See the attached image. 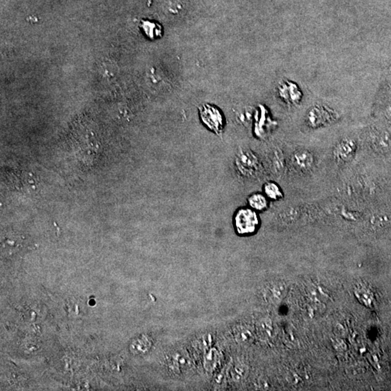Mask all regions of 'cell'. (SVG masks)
Wrapping results in <instances>:
<instances>
[{"mask_svg": "<svg viewBox=\"0 0 391 391\" xmlns=\"http://www.w3.org/2000/svg\"><path fill=\"white\" fill-rule=\"evenodd\" d=\"M259 331L264 336H271L272 331H273V326H272L271 322L268 320L262 321L259 324Z\"/></svg>", "mask_w": 391, "mask_h": 391, "instance_id": "cell-14", "label": "cell"}, {"mask_svg": "<svg viewBox=\"0 0 391 391\" xmlns=\"http://www.w3.org/2000/svg\"><path fill=\"white\" fill-rule=\"evenodd\" d=\"M388 113H389V116L391 117V107H390V109H389V111H388Z\"/></svg>", "mask_w": 391, "mask_h": 391, "instance_id": "cell-16", "label": "cell"}, {"mask_svg": "<svg viewBox=\"0 0 391 391\" xmlns=\"http://www.w3.org/2000/svg\"><path fill=\"white\" fill-rule=\"evenodd\" d=\"M236 168L238 171L246 176H251L256 172L259 167L257 157L249 150H242L236 156Z\"/></svg>", "mask_w": 391, "mask_h": 391, "instance_id": "cell-3", "label": "cell"}, {"mask_svg": "<svg viewBox=\"0 0 391 391\" xmlns=\"http://www.w3.org/2000/svg\"><path fill=\"white\" fill-rule=\"evenodd\" d=\"M217 352L214 350L210 351L205 356V364L209 370H211L216 367L217 362Z\"/></svg>", "mask_w": 391, "mask_h": 391, "instance_id": "cell-13", "label": "cell"}, {"mask_svg": "<svg viewBox=\"0 0 391 391\" xmlns=\"http://www.w3.org/2000/svg\"><path fill=\"white\" fill-rule=\"evenodd\" d=\"M285 292V287L282 284H272L267 285L265 290V297L271 302H278L283 299Z\"/></svg>", "mask_w": 391, "mask_h": 391, "instance_id": "cell-6", "label": "cell"}, {"mask_svg": "<svg viewBox=\"0 0 391 391\" xmlns=\"http://www.w3.org/2000/svg\"><path fill=\"white\" fill-rule=\"evenodd\" d=\"M294 165L301 170H308L313 165V155L307 150H299L293 156Z\"/></svg>", "mask_w": 391, "mask_h": 391, "instance_id": "cell-5", "label": "cell"}, {"mask_svg": "<svg viewBox=\"0 0 391 391\" xmlns=\"http://www.w3.org/2000/svg\"><path fill=\"white\" fill-rule=\"evenodd\" d=\"M201 120L213 132L220 135L224 128V117L218 108L213 105H203L199 107Z\"/></svg>", "mask_w": 391, "mask_h": 391, "instance_id": "cell-2", "label": "cell"}, {"mask_svg": "<svg viewBox=\"0 0 391 391\" xmlns=\"http://www.w3.org/2000/svg\"><path fill=\"white\" fill-rule=\"evenodd\" d=\"M235 338L239 344L247 345L253 340L252 332L245 327H241L236 330Z\"/></svg>", "mask_w": 391, "mask_h": 391, "instance_id": "cell-9", "label": "cell"}, {"mask_svg": "<svg viewBox=\"0 0 391 391\" xmlns=\"http://www.w3.org/2000/svg\"><path fill=\"white\" fill-rule=\"evenodd\" d=\"M142 28H143L144 33L146 34V36H149V38H157V37L161 36V34L155 32V31H153V29H154V30H161V27H160V26H159L158 24H157V23L146 21V22H143Z\"/></svg>", "mask_w": 391, "mask_h": 391, "instance_id": "cell-10", "label": "cell"}, {"mask_svg": "<svg viewBox=\"0 0 391 391\" xmlns=\"http://www.w3.org/2000/svg\"><path fill=\"white\" fill-rule=\"evenodd\" d=\"M375 145L377 149H387L390 145V139L387 134H382L378 136L375 140Z\"/></svg>", "mask_w": 391, "mask_h": 391, "instance_id": "cell-12", "label": "cell"}, {"mask_svg": "<svg viewBox=\"0 0 391 391\" xmlns=\"http://www.w3.org/2000/svg\"><path fill=\"white\" fill-rule=\"evenodd\" d=\"M235 229L239 235H251L257 230L260 224L259 215L251 208H241L233 218Z\"/></svg>", "mask_w": 391, "mask_h": 391, "instance_id": "cell-1", "label": "cell"}, {"mask_svg": "<svg viewBox=\"0 0 391 391\" xmlns=\"http://www.w3.org/2000/svg\"><path fill=\"white\" fill-rule=\"evenodd\" d=\"M247 370V369L245 364H242V363L236 364L234 367L232 369V378L235 381H240V380L244 379V377L246 376Z\"/></svg>", "mask_w": 391, "mask_h": 391, "instance_id": "cell-11", "label": "cell"}, {"mask_svg": "<svg viewBox=\"0 0 391 391\" xmlns=\"http://www.w3.org/2000/svg\"><path fill=\"white\" fill-rule=\"evenodd\" d=\"M263 191L265 195L272 200H279L284 197L281 187L273 181L267 182L264 185Z\"/></svg>", "mask_w": 391, "mask_h": 391, "instance_id": "cell-8", "label": "cell"}, {"mask_svg": "<svg viewBox=\"0 0 391 391\" xmlns=\"http://www.w3.org/2000/svg\"><path fill=\"white\" fill-rule=\"evenodd\" d=\"M104 72L107 74V76H114V63H111L110 62L108 61L104 64L103 66Z\"/></svg>", "mask_w": 391, "mask_h": 391, "instance_id": "cell-15", "label": "cell"}, {"mask_svg": "<svg viewBox=\"0 0 391 391\" xmlns=\"http://www.w3.org/2000/svg\"><path fill=\"white\" fill-rule=\"evenodd\" d=\"M250 208L256 212H263L269 207L268 198L262 193H254L248 198Z\"/></svg>", "mask_w": 391, "mask_h": 391, "instance_id": "cell-7", "label": "cell"}, {"mask_svg": "<svg viewBox=\"0 0 391 391\" xmlns=\"http://www.w3.org/2000/svg\"><path fill=\"white\" fill-rule=\"evenodd\" d=\"M356 149L355 141L346 139L338 143L335 149V156L342 161L347 162L353 157Z\"/></svg>", "mask_w": 391, "mask_h": 391, "instance_id": "cell-4", "label": "cell"}]
</instances>
